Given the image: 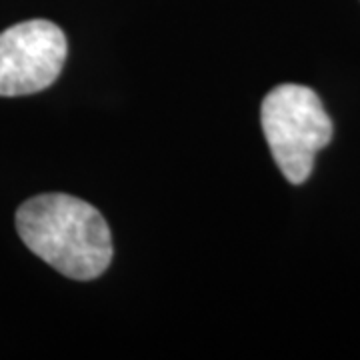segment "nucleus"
<instances>
[{"label":"nucleus","instance_id":"f257e3e1","mask_svg":"<svg viewBox=\"0 0 360 360\" xmlns=\"http://www.w3.org/2000/svg\"><path fill=\"white\" fill-rule=\"evenodd\" d=\"M16 231L37 257L75 281L98 278L112 260V234L103 214L70 194L26 200L16 210Z\"/></svg>","mask_w":360,"mask_h":360},{"label":"nucleus","instance_id":"f03ea898","mask_svg":"<svg viewBox=\"0 0 360 360\" xmlns=\"http://www.w3.org/2000/svg\"><path fill=\"white\" fill-rule=\"evenodd\" d=\"M260 122L276 167L288 182L302 184L316 153L333 139V120L319 94L302 84H281L264 96Z\"/></svg>","mask_w":360,"mask_h":360},{"label":"nucleus","instance_id":"7ed1b4c3","mask_svg":"<svg viewBox=\"0 0 360 360\" xmlns=\"http://www.w3.org/2000/svg\"><path fill=\"white\" fill-rule=\"evenodd\" d=\"M65 32L51 20H26L0 32V96L49 89L66 60Z\"/></svg>","mask_w":360,"mask_h":360}]
</instances>
